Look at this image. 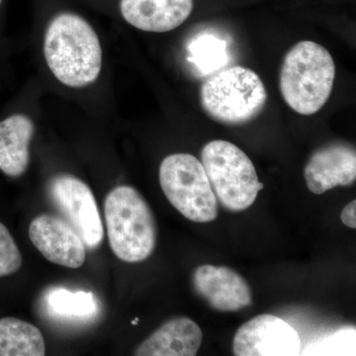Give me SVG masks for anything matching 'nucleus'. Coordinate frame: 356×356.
I'll list each match as a JSON object with an SVG mask.
<instances>
[{
	"instance_id": "1",
	"label": "nucleus",
	"mask_w": 356,
	"mask_h": 356,
	"mask_svg": "<svg viewBox=\"0 0 356 356\" xmlns=\"http://www.w3.org/2000/svg\"><path fill=\"white\" fill-rule=\"evenodd\" d=\"M44 57L54 76L69 88L90 86L102 70V47L97 33L76 13L58 14L49 23Z\"/></svg>"
},
{
	"instance_id": "2",
	"label": "nucleus",
	"mask_w": 356,
	"mask_h": 356,
	"mask_svg": "<svg viewBox=\"0 0 356 356\" xmlns=\"http://www.w3.org/2000/svg\"><path fill=\"white\" fill-rule=\"evenodd\" d=\"M336 79L330 51L313 41H301L288 51L281 67L280 92L288 106L300 115L320 111L329 100Z\"/></svg>"
},
{
	"instance_id": "3",
	"label": "nucleus",
	"mask_w": 356,
	"mask_h": 356,
	"mask_svg": "<svg viewBox=\"0 0 356 356\" xmlns=\"http://www.w3.org/2000/svg\"><path fill=\"white\" fill-rule=\"evenodd\" d=\"M104 214L110 247L119 259L137 264L151 257L156 245V220L137 189L121 185L109 192Z\"/></svg>"
},
{
	"instance_id": "4",
	"label": "nucleus",
	"mask_w": 356,
	"mask_h": 356,
	"mask_svg": "<svg viewBox=\"0 0 356 356\" xmlns=\"http://www.w3.org/2000/svg\"><path fill=\"white\" fill-rule=\"evenodd\" d=\"M266 102L261 77L240 65L218 72L200 88L201 107L210 118L224 125L250 123L264 111Z\"/></svg>"
},
{
	"instance_id": "5",
	"label": "nucleus",
	"mask_w": 356,
	"mask_h": 356,
	"mask_svg": "<svg viewBox=\"0 0 356 356\" xmlns=\"http://www.w3.org/2000/svg\"><path fill=\"white\" fill-rule=\"evenodd\" d=\"M201 163L217 200L229 211L248 209L264 188L247 154L227 140L206 144L201 152Z\"/></svg>"
},
{
	"instance_id": "6",
	"label": "nucleus",
	"mask_w": 356,
	"mask_h": 356,
	"mask_svg": "<svg viewBox=\"0 0 356 356\" xmlns=\"http://www.w3.org/2000/svg\"><path fill=\"white\" fill-rule=\"evenodd\" d=\"M159 184L163 193L186 219L210 222L218 217V200L205 168L191 154L166 156L159 166Z\"/></svg>"
},
{
	"instance_id": "7",
	"label": "nucleus",
	"mask_w": 356,
	"mask_h": 356,
	"mask_svg": "<svg viewBox=\"0 0 356 356\" xmlns=\"http://www.w3.org/2000/svg\"><path fill=\"white\" fill-rule=\"evenodd\" d=\"M49 197L83 238L86 248L96 250L104 238V228L95 194L88 184L74 175L60 173L49 180Z\"/></svg>"
},
{
	"instance_id": "8",
	"label": "nucleus",
	"mask_w": 356,
	"mask_h": 356,
	"mask_svg": "<svg viewBox=\"0 0 356 356\" xmlns=\"http://www.w3.org/2000/svg\"><path fill=\"white\" fill-rule=\"evenodd\" d=\"M300 350L301 339L296 330L270 314L250 318L234 337L236 356H294Z\"/></svg>"
},
{
	"instance_id": "9",
	"label": "nucleus",
	"mask_w": 356,
	"mask_h": 356,
	"mask_svg": "<svg viewBox=\"0 0 356 356\" xmlns=\"http://www.w3.org/2000/svg\"><path fill=\"white\" fill-rule=\"evenodd\" d=\"M28 232L33 245L49 261L69 268H79L86 262L83 238L63 218L40 215L33 219Z\"/></svg>"
},
{
	"instance_id": "10",
	"label": "nucleus",
	"mask_w": 356,
	"mask_h": 356,
	"mask_svg": "<svg viewBox=\"0 0 356 356\" xmlns=\"http://www.w3.org/2000/svg\"><path fill=\"white\" fill-rule=\"evenodd\" d=\"M193 286L217 311L238 312L252 304L250 285L229 267L211 264L197 267L193 273Z\"/></svg>"
},
{
	"instance_id": "11",
	"label": "nucleus",
	"mask_w": 356,
	"mask_h": 356,
	"mask_svg": "<svg viewBox=\"0 0 356 356\" xmlns=\"http://www.w3.org/2000/svg\"><path fill=\"white\" fill-rule=\"evenodd\" d=\"M304 175L309 191L317 195L337 186H348L355 184V147L336 144L318 149L309 159Z\"/></svg>"
},
{
	"instance_id": "12",
	"label": "nucleus",
	"mask_w": 356,
	"mask_h": 356,
	"mask_svg": "<svg viewBox=\"0 0 356 356\" xmlns=\"http://www.w3.org/2000/svg\"><path fill=\"white\" fill-rule=\"evenodd\" d=\"M193 0H121L120 11L126 22L145 32L165 33L188 19Z\"/></svg>"
},
{
	"instance_id": "13",
	"label": "nucleus",
	"mask_w": 356,
	"mask_h": 356,
	"mask_svg": "<svg viewBox=\"0 0 356 356\" xmlns=\"http://www.w3.org/2000/svg\"><path fill=\"white\" fill-rule=\"evenodd\" d=\"M203 334L193 320L178 317L168 321L136 350L138 356H194L202 344Z\"/></svg>"
},
{
	"instance_id": "14",
	"label": "nucleus",
	"mask_w": 356,
	"mask_h": 356,
	"mask_svg": "<svg viewBox=\"0 0 356 356\" xmlns=\"http://www.w3.org/2000/svg\"><path fill=\"white\" fill-rule=\"evenodd\" d=\"M34 133V123L26 115H11L0 122V170L7 177H19L27 170Z\"/></svg>"
},
{
	"instance_id": "15",
	"label": "nucleus",
	"mask_w": 356,
	"mask_h": 356,
	"mask_svg": "<svg viewBox=\"0 0 356 356\" xmlns=\"http://www.w3.org/2000/svg\"><path fill=\"white\" fill-rule=\"evenodd\" d=\"M43 334L38 327L13 317L0 318V356H43Z\"/></svg>"
},
{
	"instance_id": "16",
	"label": "nucleus",
	"mask_w": 356,
	"mask_h": 356,
	"mask_svg": "<svg viewBox=\"0 0 356 356\" xmlns=\"http://www.w3.org/2000/svg\"><path fill=\"white\" fill-rule=\"evenodd\" d=\"M46 305L54 317L70 321L88 320L97 312L92 293L72 292L65 288H54L49 291Z\"/></svg>"
},
{
	"instance_id": "17",
	"label": "nucleus",
	"mask_w": 356,
	"mask_h": 356,
	"mask_svg": "<svg viewBox=\"0 0 356 356\" xmlns=\"http://www.w3.org/2000/svg\"><path fill=\"white\" fill-rule=\"evenodd\" d=\"M22 266V255L10 232L0 222V277L13 275Z\"/></svg>"
},
{
	"instance_id": "18",
	"label": "nucleus",
	"mask_w": 356,
	"mask_h": 356,
	"mask_svg": "<svg viewBox=\"0 0 356 356\" xmlns=\"http://www.w3.org/2000/svg\"><path fill=\"white\" fill-rule=\"evenodd\" d=\"M355 327L341 330L334 332L329 337H325L317 344V351L322 355H353V346H355Z\"/></svg>"
},
{
	"instance_id": "19",
	"label": "nucleus",
	"mask_w": 356,
	"mask_h": 356,
	"mask_svg": "<svg viewBox=\"0 0 356 356\" xmlns=\"http://www.w3.org/2000/svg\"><path fill=\"white\" fill-rule=\"evenodd\" d=\"M356 201L353 200L343 208L341 212V222L348 228H356Z\"/></svg>"
},
{
	"instance_id": "20",
	"label": "nucleus",
	"mask_w": 356,
	"mask_h": 356,
	"mask_svg": "<svg viewBox=\"0 0 356 356\" xmlns=\"http://www.w3.org/2000/svg\"><path fill=\"white\" fill-rule=\"evenodd\" d=\"M139 324V318H135V320L133 321L132 325H138Z\"/></svg>"
},
{
	"instance_id": "21",
	"label": "nucleus",
	"mask_w": 356,
	"mask_h": 356,
	"mask_svg": "<svg viewBox=\"0 0 356 356\" xmlns=\"http://www.w3.org/2000/svg\"><path fill=\"white\" fill-rule=\"evenodd\" d=\"M1 1H2V0H0V4H1Z\"/></svg>"
}]
</instances>
